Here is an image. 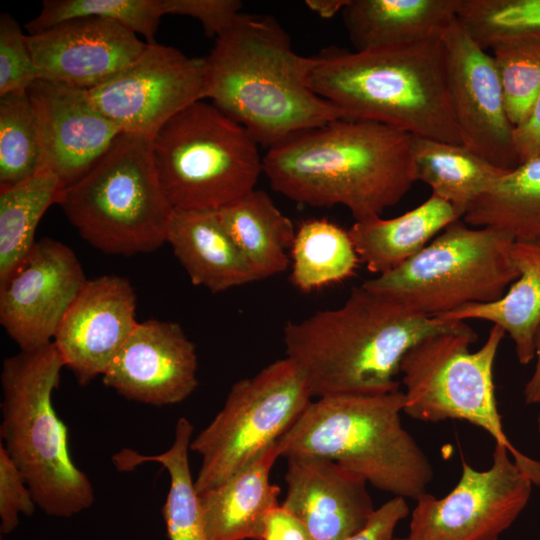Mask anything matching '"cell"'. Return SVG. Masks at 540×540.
<instances>
[{"mask_svg": "<svg viewBox=\"0 0 540 540\" xmlns=\"http://www.w3.org/2000/svg\"><path fill=\"white\" fill-rule=\"evenodd\" d=\"M411 136L379 122L340 118L268 148L263 173L291 200L342 205L362 221L397 204L415 182Z\"/></svg>", "mask_w": 540, "mask_h": 540, "instance_id": "6da1fadb", "label": "cell"}, {"mask_svg": "<svg viewBox=\"0 0 540 540\" xmlns=\"http://www.w3.org/2000/svg\"><path fill=\"white\" fill-rule=\"evenodd\" d=\"M469 328L465 321L415 313L361 284L342 306L287 323L283 340L286 357L319 398L399 389L395 376L410 348L428 336Z\"/></svg>", "mask_w": 540, "mask_h": 540, "instance_id": "7a4b0ae2", "label": "cell"}, {"mask_svg": "<svg viewBox=\"0 0 540 540\" xmlns=\"http://www.w3.org/2000/svg\"><path fill=\"white\" fill-rule=\"evenodd\" d=\"M313 62L274 18L241 12L205 57L204 99L270 148L343 118L309 86Z\"/></svg>", "mask_w": 540, "mask_h": 540, "instance_id": "3957f363", "label": "cell"}, {"mask_svg": "<svg viewBox=\"0 0 540 540\" xmlns=\"http://www.w3.org/2000/svg\"><path fill=\"white\" fill-rule=\"evenodd\" d=\"M309 86L343 118L375 121L414 136L462 145L440 38L313 57Z\"/></svg>", "mask_w": 540, "mask_h": 540, "instance_id": "277c9868", "label": "cell"}, {"mask_svg": "<svg viewBox=\"0 0 540 540\" xmlns=\"http://www.w3.org/2000/svg\"><path fill=\"white\" fill-rule=\"evenodd\" d=\"M404 404L400 388L319 397L277 441L280 457L326 458L379 490L417 500L434 472L402 424Z\"/></svg>", "mask_w": 540, "mask_h": 540, "instance_id": "5b68a950", "label": "cell"}, {"mask_svg": "<svg viewBox=\"0 0 540 540\" xmlns=\"http://www.w3.org/2000/svg\"><path fill=\"white\" fill-rule=\"evenodd\" d=\"M63 360L54 343L3 360L0 444L49 516L69 518L94 503L88 476L72 460L68 429L53 406Z\"/></svg>", "mask_w": 540, "mask_h": 540, "instance_id": "8992f818", "label": "cell"}, {"mask_svg": "<svg viewBox=\"0 0 540 540\" xmlns=\"http://www.w3.org/2000/svg\"><path fill=\"white\" fill-rule=\"evenodd\" d=\"M151 138L122 132L58 204L80 236L114 255L149 253L167 241L174 211L155 170Z\"/></svg>", "mask_w": 540, "mask_h": 540, "instance_id": "52a82bcc", "label": "cell"}, {"mask_svg": "<svg viewBox=\"0 0 540 540\" xmlns=\"http://www.w3.org/2000/svg\"><path fill=\"white\" fill-rule=\"evenodd\" d=\"M160 184L174 209L218 211L255 189L258 143L214 104L196 101L151 140Z\"/></svg>", "mask_w": 540, "mask_h": 540, "instance_id": "ba28073f", "label": "cell"}, {"mask_svg": "<svg viewBox=\"0 0 540 540\" xmlns=\"http://www.w3.org/2000/svg\"><path fill=\"white\" fill-rule=\"evenodd\" d=\"M504 335L501 327L493 325L474 352L469 346L477 334L471 327L428 336L415 344L399 368L405 388L403 413L425 422L458 419L482 428L509 450L533 485L540 487V462L513 446L497 407L493 366Z\"/></svg>", "mask_w": 540, "mask_h": 540, "instance_id": "9c48e42d", "label": "cell"}, {"mask_svg": "<svg viewBox=\"0 0 540 540\" xmlns=\"http://www.w3.org/2000/svg\"><path fill=\"white\" fill-rule=\"evenodd\" d=\"M513 242L504 231L458 219L418 254L362 285L428 316L496 301L519 276Z\"/></svg>", "mask_w": 540, "mask_h": 540, "instance_id": "30bf717a", "label": "cell"}, {"mask_svg": "<svg viewBox=\"0 0 540 540\" xmlns=\"http://www.w3.org/2000/svg\"><path fill=\"white\" fill-rule=\"evenodd\" d=\"M312 398L305 374L288 357L235 382L222 409L190 444L201 457L198 495L227 481L276 443Z\"/></svg>", "mask_w": 540, "mask_h": 540, "instance_id": "8fae6325", "label": "cell"}, {"mask_svg": "<svg viewBox=\"0 0 540 540\" xmlns=\"http://www.w3.org/2000/svg\"><path fill=\"white\" fill-rule=\"evenodd\" d=\"M532 481L509 450L495 443L492 464L477 470L464 460L456 486L444 497L420 496L411 513V540H499L527 506Z\"/></svg>", "mask_w": 540, "mask_h": 540, "instance_id": "7c38bea8", "label": "cell"}, {"mask_svg": "<svg viewBox=\"0 0 540 540\" xmlns=\"http://www.w3.org/2000/svg\"><path fill=\"white\" fill-rule=\"evenodd\" d=\"M205 58L147 43L125 69L88 90L98 109L122 132L153 138L174 115L204 99Z\"/></svg>", "mask_w": 540, "mask_h": 540, "instance_id": "4fadbf2b", "label": "cell"}, {"mask_svg": "<svg viewBox=\"0 0 540 540\" xmlns=\"http://www.w3.org/2000/svg\"><path fill=\"white\" fill-rule=\"evenodd\" d=\"M447 87L462 145L503 170L520 165L493 56L456 19L442 34Z\"/></svg>", "mask_w": 540, "mask_h": 540, "instance_id": "5bb4252c", "label": "cell"}, {"mask_svg": "<svg viewBox=\"0 0 540 540\" xmlns=\"http://www.w3.org/2000/svg\"><path fill=\"white\" fill-rule=\"evenodd\" d=\"M87 279L69 246L51 238L36 241L15 271L0 282L1 326L20 350L52 343Z\"/></svg>", "mask_w": 540, "mask_h": 540, "instance_id": "9a60e30c", "label": "cell"}, {"mask_svg": "<svg viewBox=\"0 0 540 540\" xmlns=\"http://www.w3.org/2000/svg\"><path fill=\"white\" fill-rule=\"evenodd\" d=\"M27 95L39 128L40 170L56 176L63 191L96 164L122 131L88 90L39 79Z\"/></svg>", "mask_w": 540, "mask_h": 540, "instance_id": "2e32d148", "label": "cell"}, {"mask_svg": "<svg viewBox=\"0 0 540 540\" xmlns=\"http://www.w3.org/2000/svg\"><path fill=\"white\" fill-rule=\"evenodd\" d=\"M197 368L196 347L180 324L151 319L138 322L102 379L128 400L160 407L195 391Z\"/></svg>", "mask_w": 540, "mask_h": 540, "instance_id": "e0dca14e", "label": "cell"}, {"mask_svg": "<svg viewBox=\"0 0 540 540\" xmlns=\"http://www.w3.org/2000/svg\"><path fill=\"white\" fill-rule=\"evenodd\" d=\"M136 294L118 275L87 279L53 339L64 367L80 385L103 375L135 329Z\"/></svg>", "mask_w": 540, "mask_h": 540, "instance_id": "ac0fdd59", "label": "cell"}, {"mask_svg": "<svg viewBox=\"0 0 540 540\" xmlns=\"http://www.w3.org/2000/svg\"><path fill=\"white\" fill-rule=\"evenodd\" d=\"M27 42L39 79L91 90L130 65L147 42L113 20L75 18L32 35Z\"/></svg>", "mask_w": 540, "mask_h": 540, "instance_id": "d6986e66", "label": "cell"}, {"mask_svg": "<svg viewBox=\"0 0 540 540\" xmlns=\"http://www.w3.org/2000/svg\"><path fill=\"white\" fill-rule=\"evenodd\" d=\"M281 504L305 527L310 540H346L375 511L367 482L340 464L316 456L287 458Z\"/></svg>", "mask_w": 540, "mask_h": 540, "instance_id": "ffe728a7", "label": "cell"}, {"mask_svg": "<svg viewBox=\"0 0 540 540\" xmlns=\"http://www.w3.org/2000/svg\"><path fill=\"white\" fill-rule=\"evenodd\" d=\"M280 457L277 442L227 481L199 494L207 540H261L269 514L279 506L270 473Z\"/></svg>", "mask_w": 540, "mask_h": 540, "instance_id": "44dd1931", "label": "cell"}, {"mask_svg": "<svg viewBox=\"0 0 540 540\" xmlns=\"http://www.w3.org/2000/svg\"><path fill=\"white\" fill-rule=\"evenodd\" d=\"M191 282L212 293L257 280L217 211L174 209L167 241Z\"/></svg>", "mask_w": 540, "mask_h": 540, "instance_id": "7402d4cb", "label": "cell"}, {"mask_svg": "<svg viewBox=\"0 0 540 540\" xmlns=\"http://www.w3.org/2000/svg\"><path fill=\"white\" fill-rule=\"evenodd\" d=\"M459 0H348L341 11L355 51L440 38L456 19Z\"/></svg>", "mask_w": 540, "mask_h": 540, "instance_id": "603a6c76", "label": "cell"}, {"mask_svg": "<svg viewBox=\"0 0 540 540\" xmlns=\"http://www.w3.org/2000/svg\"><path fill=\"white\" fill-rule=\"evenodd\" d=\"M458 219L451 204L432 194L395 218L377 216L355 221L348 232L359 260L370 272L380 275L418 254Z\"/></svg>", "mask_w": 540, "mask_h": 540, "instance_id": "cb8c5ba5", "label": "cell"}, {"mask_svg": "<svg viewBox=\"0 0 540 540\" xmlns=\"http://www.w3.org/2000/svg\"><path fill=\"white\" fill-rule=\"evenodd\" d=\"M510 254L519 276L501 298L435 317L444 321L485 320L501 327L514 341L517 358L525 365L535 357L534 336L540 323V245L514 241Z\"/></svg>", "mask_w": 540, "mask_h": 540, "instance_id": "d4e9b609", "label": "cell"}, {"mask_svg": "<svg viewBox=\"0 0 540 540\" xmlns=\"http://www.w3.org/2000/svg\"><path fill=\"white\" fill-rule=\"evenodd\" d=\"M217 214L257 280L288 268L287 251L291 250L296 230L266 192L254 189Z\"/></svg>", "mask_w": 540, "mask_h": 540, "instance_id": "484cf974", "label": "cell"}, {"mask_svg": "<svg viewBox=\"0 0 540 540\" xmlns=\"http://www.w3.org/2000/svg\"><path fill=\"white\" fill-rule=\"evenodd\" d=\"M414 179L429 185L462 219L470 206L507 171L463 145L411 136Z\"/></svg>", "mask_w": 540, "mask_h": 540, "instance_id": "4316f807", "label": "cell"}, {"mask_svg": "<svg viewBox=\"0 0 540 540\" xmlns=\"http://www.w3.org/2000/svg\"><path fill=\"white\" fill-rule=\"evenodd\" d=\"M462 220L504 231L515 242L540 245V158L507 170Z\"/></svg>", "mask_w": 540, "mask_h": 540, "instance_id": "83f0119b", "label": "cell"}, {"mask_svg": "<svg viewBox=\"0 0 540 540\" xmlns=\"http://www.w3.org/2000/svg\"><path fill=\"white\" fill-rule=\"evenodd\" d=\"M192 433L191 422L181 417L176 424L174 441L165 452L142 455L131 449H123L114 456L119 470L130 471L142 463L156 462L168 471L170 486L162 514L170 540H207L199 495L189 463Z\"/></svg>", "mask_w": 540, "mask_h": 540, "instance_id": "f1b7e54d", "label": "cell"}, {"mask_svg": "<svg viewBox=\"0 0 540 540\" xmlns=\"http://www.w3.org/2000/svg\"><path fill=\"white\" fill-rule=\"evenodd\" d=\"M61 193L58 179L46 170L0 189V282L28 255L39 221L52 204H58Z\"/></svg>", "mask_w": 540, "mask_h": 540, "instance_id": "f546056e", "label": "cell"}, {"mask_svg": "<svg viewBox=\"0 0 540 540\" xmlns=\"http://www.w3.org/2000/svg\"><path fill=\"white\" fill-rule=\"evenodd\" d=\"M291 258V281L302 292L349 278L360 262L348 230L327 219L301 223L291 247Z\"/></svg>", "mask_w": 540, "mask_h": 540, "instance_id": "4dcf8cb0", "label": "cell"}, {"mask_svg": "<svg viewBox=\"0 0 540 540\" xmlns=\"http://www.w3.org/2000/svg\"><path fill=\"white\" fill-rule=\"evenodd\" d=\"M41 169L36 115L27 92L0 97V189L19 184Z\"/></svg>", "mask_w": 540, "mask_h": 540, "instance_id": "1f68e13d", "label": "cell"}, {"mask_svg": "<svg viewBox=\"0 0 540 540\" xmlns=\"http://www.w3.org/2000/svg\"><path fill=\"white\" fill-rule=\"evenodd\" d=\"M162 16V0H45L26 28L32 35L70 19L97 17L118 22L154 43Z\"/></svg>", "mask_w": 540, "mask_h": 540, "instance_id": "d6a6232c", "label": "cell"}, {"mask_svg": "<svg viewBox=\"0 0 540 540\" xmlns=\"http://www.w3.org/2000/svg\"><path fill=\"white\" fill-rule=\"evenodd\" d=\"M456 17L484 50L506 40L540 36V0H459Z\"/></svg>", "mask_w": 540, "mask_h": 540, "instance_id": "836d02e7", "label": "cell"}, {"mask_svg": "<svg viewBox=\"0 0 540 540\" xmlns=\"http://www.w3.org/2000/svg\"><path fill=\"white\" fill-rule=\"evenodd\" d=\"M491 49L506 111L515 126L527 117L540 95V36L506 40Z\"/></svg>", "mask_w": 540, "mask_h": 540, "instance_id": "e575fe53", "label": "cell"}, {"mask_svg": "<svg viewBox=\"0 0 540 540\" xmlns=\"http://www.w3.org/2000/svg\"><path fill=\"white\" fill-rule=\"evenodd\" d=\"M39 80L38 69L18 22L8 13L0 15V97L19 92Z\"/></svg>", "mask_w": 540, "mask_h": 540, "instance_id": "d590c367", "label": "cell"}, {"mask_svg": "<svg viewBox=\"0 0 540 540\" xmlns=\"http://www.w3.org/2000/svg\"><path fill=\"white\" fill-rule=\"evenodd\" d=\"M36 503L25 481L0 444V532L7 535L19 524L20 515L30 516Z\"/></svg>", "mask_w": 540, "mask_h": 540, "instance_id": "8d00e7d4", "label": "cell"}, {"mask_svg": "<svg viewBox=\"0 0 540 540\" xmlns=\"http://www.w3.org/2000/svg\"><path fill=\"white\" fill-rule=\"evenodd\" d=\"M164 15L195 18L202 24L208 37H218L227 30L241 13L239 0H162Z\"/></svg>", "mask_w": 540, "mask_h": 540, "instance_id": "74e56055", "label": "cell"}, {"mask_svg": "<svg viewBox=\"0 0 540 540\" xmlns=\"http://www.w3.org/2000/svg\"><path fill=\"white\" fill-rule=\"evenodd\" d=\"M409 512L406 499L393 496L375 509L361 531L346 540H393L397 525L409 515Z\"/></svg>", "mask_w": 540, "mask_h": 540, "instance_id": "f35d334b", "label": "cell"}, {"mask_svg": "<svg viewBox=\"0 0 540 540\" xmlns=\"http://www.w3.org/2000/svg\"><path fill=\"white\" fill-rule=\"evenodd\" d=\"M512 139L520 164L540 158V95L527 117L513 126Z\"/></svg>", "mask_w": 540, "mask_h": 540, "instance_id": "ab89813d", "label": "cell"}, {"mask_svg": "<svg viewBox=\"0 0 540 540\" xmlns=\"http://www.w3.org/2000/svg\"><path fill=\"white\" fill-rule=\"evenodd\" d=\"M261 540H310L302 523L281 505L266 520Z\"/></svg>", "mask_w": 540, "mask_h": 540, "instance_id": "60d3db41", "label": "cell"}, {"mask_svg": "<svg viewBox=\"0 0 540 540\" xmlns=\"http://www.w3.org/2000/svg\"><path fill=\"white\" fill-rule=\"evenodd\" d=\"M534 350L536 366L524 388V397L528 404H540V323L534 336Z\"/></svg>", "mask_w": 540, "mask_h": 540, "instance_id": "b9f144b4", "label": "cell"}, {"mask_svg": "<svg viewBox=\"0 0 540 540\" xmlns=\"http://www.w3.org/2000/svg\"><path fill=\"white\" fill-rule=\"evenodd\" d=\"M348 0H308L306 5L323 18H331L341 12Z\"/></svg>", "mask_w": 540, "mask_h": 540, "instance_id": "7bdbcfd3", "label": "cell"}, {"mask_svg": "<svg viewBox=\"0 0 540 540\" xmlns=\"http://www.w3.org/2000/svg\"><path fill=\"white\" fill-rule=\"evenodd\" d=\"M393 540H411L408 536L404 537V538H393Z\"/></svg>", "mask_w": 540, "mask_h": 540, "instance_id": "ee69618b", "label": "cell"}, {"mask_svg": "<svg viewBox=\"0 0 540 540\" xmlns=\"http://www.w3.org/2000/svg\"><path fill=\"white\" fill-rule=\"evenodd\" d=\"M538 430H539V435H540V416H539V420H538Z\"/></svg>", "mask_w": 540, "mask_h": 540, "instance_id": "f6af8a7d", "label": "cell"}]
</instances>
